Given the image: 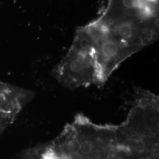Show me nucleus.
<instances>
[{"instance_id":"obj_1","label":"nucleus","mask_w":159,"mask_h":159,"mask_svg":"<svg viewBox=\"0 0 159 159\" xmlns=\"http://www.w3.org/2000/svg\"><path fill=\"white\" fill-rule=\"evenodd\" d=\"M94 21L135 54L158 39L159 4L148 0H108Z\"/></svg>"},{"instance_id":"obj_3","label":"nucleus","mask_w":159,"mask_h":159,"mask_svg":"<svg viewBox=\"0 0 159 159\" xmlns=\"http://www.w3.org/2000/svg\"><path fill=\"white\" fill-rule=\"evenodd\" d=\"M54 75L61 85L72 90L94 84V45L86 25L76 31L70 48L54 68Z\"/></svg>"},{"instance_id":"obj_4","label":"nucleus","mask_w":159,"mask_h":159,"mask_svg":"<svg viewBox=\"0 0 159 159\" xmlns=\"http://www.w3.org/2000/svg\"><path fill=\"white\" fill-rule=\"evenodd\" d=\"M28 102L25 89L0 82V135L14 123Z\"/></svg>"},{"instance_id":"obj_2","label":"nucleus","mask_w":159,"mask_h":159,"mask_svg":"<svg viewBox=\"0 0 159 159\" xmlns=\"http://www.w3.org/2000/svg\"><path fill=\"white\" fill-rule=\"evenodd\" d=\"M159 97L138 90L126 119L116 125L117 147L131 153L157 148L159 140Z\"/></svg>"},{"instance_id":"obj_5","label":"nucleus","mask_w":159,"mask_h":159,"mask_svg":"<svg viewBox=\"0 0 159 159\" xmlns=\"http://www.w3.org/2000/svg\"><path fill=\"white\" fill-rule=\"evenodd\" d=\"M148 1H150L151 2H154V3L159 4V0H148Z\"/></svg>"}]
</instances>
